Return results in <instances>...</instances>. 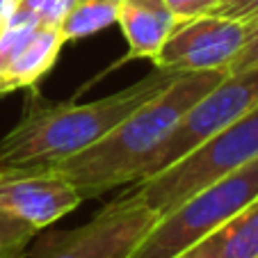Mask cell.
Masks as SVG:
<instances>
[{
    "label": "cell",
    "mask_w": 258,
    "mask_h": 258,
    "mask_svg": "<svg viewBox=\"0 0 258 258\" xmlns=\"http://www.w3.org/2000/svg\"><path fill=\"white\" fill-rule=\"evenodd\" d=\"M224 76L226 71L180 73L107 135L53 169L71 183L83 201L105 195L112 187L137 183L149 158L171 135L183 114Z\"/></svg>",
    "instance_id": "6da1fadb"
},
{
    "label": "cell",
    "mask_w": 258,
    "mask_h": 258,
    "mask_svg": "<svg viewBox=\"0 0 258 258\" xmlns=\"http://www.w3.org/2000/svg\"><path fill=\"white\" fill-rule=\"evenodd\" d=\"M176 76L180 73L156 67L135 85L92 103H46L32 94L23 119L0 137V167L53 169L107 135Z\"/></svg>",
    "instance_id": "7a4b0ae2"
},
{
    "label": "cell",
    "mask_w": 258,
    "mask_h": 258,
    "mask_svg": "<svg viewBox=\"0 0 258 258\" xmlns=\"http://www.w3.org/2000/svg\"><path fill=\"white\" fill-rule=\"evenodd\" d=\"M253 158H258V105L217 135L201 142L167 169L137 180L133 190L119 195L117 199L144 206L160 217Z\"/></svg>",
    "instance_id": "3957f363"
},
{
    "label": "cell",
    "mask_w": 258,
    "mask_h": 258,
    "mask_svg": "<svg viewBox=\"0 0 258 258\" xmlns=\"http://www.w3.org/2000/svg\"><path fill=\"white\" fill-rule=\"evenodd\" d=\"M258 199V158L160 215L128 258H176Z\"/></svg>",
    "instance_id": "277c9868"
},
{
    "label": "cell",
    "mask_w": 258,
    "mask_h": 258,
    "mask_svg": "<svg viewBox=\"0 0 258 258\" xmlns=\"http://www.w3.org/2000/svg\"><path fill=\"white\" fill-rule=\"evenodd\" d=\"M253 105H258V67L240 73H226L208 94H204L183 114L171 135L149 158L142 171V178H149L174 165L192 149H197L201 142L238 121Z\"/></svg>",
    "instance_id": "5b68a950"
},
{
    "label": "cell",
    "mask_w": 258,
    "mask_h": 258,
    "mask_svg": "<svg viewBox=\"0 0 258 258\" xmlns=\"http://www.w3.org/2000/svg\"><path fill=\"white\" fill-rule=\"evenodd\" d=\"M156 219L144 206L114 199L87 224L50 235L25 258H128Z\"/></svg>",
    "instance_id": "8992f818"
},
{
    "label": "cell",
    "mask_w": 258,
    "mask_h": 258,
    "mask_svg": "<svg viewBox=\"0 0 258 258\" xmlns=\"http://www.w3.org/2000/svg\"><path fill=\"white\" fill-rule=\"evenodd\" d=\"M251 23L206 14L183 21L153 57L158 69L176 73L187 71H229L231 62L247 41Z\"/></svg>",
    "instance_id": "52a82bcc"
},
{
    "label": "cell",
    "mask_w": 258,
    "mask_h": 258,
    "mask_svg": "<svg viewBox=\"0 0 258 258\" xmlns=\"http://www.w3.org/2000/svg\"><path fill=\"white\" fill-rule=\"evenodd\" d=\"M83 204L73 185L55 169L0 167V210L39 231Z\"/></svg>",
    "instance_id": "ba28073f"
},
{
    "label": "cell",
    "mask_w": 258,
    "mask_h": 258,
    "mask_svg": "<svg viewBox=\"0 0 258 258\" xmlns=\"http://www.w3.org/2000/svg\"><path fill=\"white\" fill-rule=\"evenodd\" d=\"M117 23L128 41V57L153 62L180 21L165 0H121Z\"/></svg>",
    "instance_id": "9c48e42d"
},
{
    "label": "cell",
    "mask_w": 258,
    "mask_h": 258,
    "mask_svg": "<svg viewBox=\"0 0 258 258\" xmlns=\"http://www.w3.org/2000/svg\"><path fill=\"white\" fill-rule=\"evenodd\" d=\"M64 44L67 41H64L59 28L41 25L34 30L28 44L21 48L16 59L10 64V69L0 76V96L12 94L16 89L34 87L55 67Z\"/></svg>",
    "instance_id": "30bf717a"
},
{
    "label": "cell",
    "mask_w": 258,
    "mask_h": 258,
    "mask_svg": "<svg viewBox=\"0 0 258 258\" xmlns=\"http://www.w3.org/2000/svg\"><path fill=\"white\" fill-rule=\"evenodd\" d=\"M176 258H258V199Z\"/></svg>",
    "instance_id": "8fae6325"
},
{
    "label": "cell",
    "mask_w": 258,
    "mask_h": 258,
    "mask_svg": "<svg viewBox=\"0 0 258 258\" xmlns=\"http://www.w3.org/2000/svg\"><path fill=\"white\" fill-rule=\"evenodd\" d=\"M119 3L112 0H78L59 23L64 41H78L117 23Z\"/></svg>",
    "instance_id": "7c38bea8"
},
{
    "label": "cell",
    "mask_w": 258,
    "mask_h": 258,
    "mask_svg": "<svg viewBox=\"0 0 258 258\" xmlns=\"http://www.w3.org/2000/svg\"><path fill=\"white\" fill-rule=\"evenodd\" d=\"M37 28H41V25L32 16L23 14L19 10L12 12L10 21L0 30V76L10 69V64L16 59V55L28 44V39L32 37V32Z\"/></svg>",
    "instance_id": "4fadbf2b"
},
{
    "label": "cell",
    "mask_w": 258,
    "mask_h": 258,
    "mask_svg": "<svg viewBox=\"0 0 258 258\" xmlns=\"http://www.w3.org/2000/svg\"><path fill=\"white\" fill-rule=\"evenodd\" d=\"M37 229L14 215L0 210V258H23V249Z\"/></svg>",
    "instance_id": "5bb4252c"
},
{
    "label": "cell",
    "mask_w": 258,
    "mask_h": 258,
    "mask_svg": "<svg viewBox=\"0 0 258 258\" xmlns=\"http://www.w3.org/2000/svg\"><path fill=\"white\" fill-rule=\"evenodd\" d=\"M76 3L78 0H16L14 10L32 16L44 28H59V23Z\"/></svg>",
    "instance_id": "9a60e30c"
},
{
    "label": "cell",
    "mask_w": 258,
    "mask_h": 258,
    "mask_svg": "<svg viewBox=\"0 0 258 258\" xmlns=\"http://www.w3.org/2000/svg\"><path fill=\"white\" fill-rule=\"evenodd\" d=\"M210 14L222 16V19H231V21H240V23H256L258 0H219Z\"/></svg>",
    "instance_id": "2e32d148"
},
{
    "label": "cell",
    "mask_w": 258,
    "mask_h": 258,
    "mask_svg": "<svg viewBox=\"0 0 258 258\" xmlns=\"http://www.w3.org/2000/svg\"><path fill=\"white\" fill-rule=\"evenodd\" d=\"M165 3L171 10V14L183 23V21H192L210 14L219 0H165Z\"/></svg>",
    "instance_id": "e0dca14e"
},
{
    "label": "cell",
    "mask_w": 258,
    "mask_h": 258,
    "mask_svg": "<svg viewBox=\"0 0 258 258\" xmlns=\"http://www.w3.org/2000/svg\"><path fill=\"white\" fill-rule=\"evenodd\" d=\"M253 67H258V21L251 23L247 41H244V46L240 48V53L235 55V59L231 62L226 73H240V71H247V69H253Z\"/></svg>",
    "instance_id": "ac0fdd59"
},
{
    "label": "cell",
    "mask_w": 258,
    "mask_h": 258,
    "mask_svg": "<svg viewBox=\"0 0 258 258\" xmlns=\"http://www.w3.org/2000/svg\"><path fill=\"white\" fill-rule=\"evenodd\" d=\"M14 7H16V0H0V30L5 28V23L10 21Z\"/></svg>",
    "instance_id": "d6986e66"
},
{
    "label": "cell",
    "mask_w": 258,
    "mask_h": 258,
    "mask_svg": "<svg viewBox=\"0 0 258 258\" xmlns=\"http://www.w3.org/2000/svg\"><path fill=\"white\" fill-rule=\"evenodd\" d=\"M112 3H121V0H112Z\"/></svg>",
    "instance_id": "ffe728a7"
}]
</instances>
